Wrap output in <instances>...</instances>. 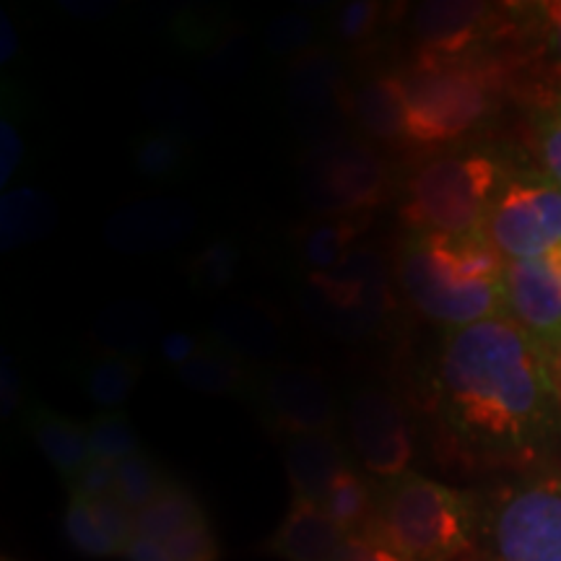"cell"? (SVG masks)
<instances>
[{"label": "cell", "mask_w": 561, "mask_h": 561, "mask_svg": "<svg viewBox=\"0 0 561 561\" xmlns=\"http://www.w3.org/2000/svg\"><path fill=\"white\" fill-rule=\"evenodd\" d=\"M430 390L447 442L471 462L536 466L561 437L551 356L507 314L447 331Z\"/></svg>", "instance_id": "obj_1"}, {"label": "cell", "mask_w": 561, "mask_h": 561, "mask_svg": "<svg viewBox=\"0 0 561 561\" xmlns=\"http://www.w3.org/2000/svg\"><path fill=\"white\" fill-rule=\"evenodd\" d=\"M504 268L483 229L471 234L411 231L396 252V284L421 318L445 331L504 314Z\"/></svg>", "instance_id": "obj_2"}, {"label": "cell", "mask_w": 561, "mask_h": 561, "mask_svg": "<svg viewBox=\"0 0 561 561\" xmlns=\"http://www.w3.org/2000/svg\"><path fill=\"white\" fill-rule=\"evenodd\" d=\"M371 533L405 561H466L481 546V504L416 471L377 481Z\"/></svg>", "instance_id": "obj_3"}, {"label": "cell", "mask_w": 561, "mask_h": 561, "mask_svg": "<svg viewBox=\"0 0 561 561\" xmlns=\"http://www.w3.org/2000/svg\"><path fill=\"white\" fill-rule=\"evenodd\" d=\"M507 66L489 53L419 58L405 73L409 144L447 146L479 130L502 100Z\"/></svg>", "instance_id": "obj_4"}, {"label": "cell", "mask_w": 561, "mask_h": 561, "mask_svg": "<svg viewBox=\"0 0 561 561\" xmlns=\"http://www.w3.org/2000/svg\"><path fill=\"white\" fill-rule=\"evenodd\" d=\"M507 167L483 149L421 161L405 180L401 219L421 234H471L483 229Z\"/></svg>", "instance_id": "obj_5"}, {"label": "cell", "mask_w": 561, "mask_h": 561, "mask_svg": "<svg viewBox=\"0 0 561 561\" xmlns=\"http://www.w3.org/2000/svg\"><path fill=\"white\" fill-rule=\"evenodd\" d=\"M479 549L491 561H561V476H525L481 504Z\"/></svg>", "instance_id": "obj_6"}, {"label": "cell", "mask_w": 561, "mask_h": 561, "mask_svg": "<svg viewBox=\"0 0 561 561\" xmlns=\"http://www.w3.org/2000/svg\"><path fill=\"white\" fill-rule=\"evenodd\" d=\"M301 307L314 325L339 339L380 333L396 307L385 257L371 248H356L339 268L305 276Z\"/></svg>", "instance_id": "obj_7"}, {"label": "cell", "mask_w": 561, "mask_h": 561, "mask_svg": "<svg viewBox=\"0 0 561 561\" xmlns=\"http://www.w3.org/2000/svg\"><path fill=\"white\" fill-rule=\"evenodd\" d=\"M504 261H536L561 248V187L543 170H507L483 221Z\"/></svg>", "instance_id": "obj_8"}, {"label": "cell", "mask_w": 561, "mask_h": 561, "mask_svg": "<svg viewBox=\"0 0 561 561\" xmlns=\"http://www.w3.org/2000/svg\"><path fill=\"white\" fill-rule=\"evenodd\" d=\"M388 187V164L364 140H328L307 161L305 198L322 216H369Z\"/></svg>", "instance_id": "obj_9"}, {"label": "cell", "mask_w": 561, "mask_h": 561, "mask_svg": "<svg viewBox=\"0 0 561 561\" xmlns=\"http://www.w3.org/2000/svg\"><path fill=\"white\" fill-rule=\"evenodd\" d=\"M250 401L278 439L339 430V403L328 375L310 364H265Z\"/></svg>", "instance_id": "obj_10"}, {"label": "cell", "mask_w": 561, "mask_h": 561, "mask_svg": "<svg viewBox=\"0 0 561 561\" xmlns=\"http://www.w3.org/2000/svg\"><path fill=\"white\" fill-rule=\"evenodd\" d=\"M348 447L364 473L377 481H392L411 473L413 432L401 398L382 385H362L346 405Z\"/></svg>", "instance_id": "obj_11"}, {"label": "cell", "mask_w": 561, "mask_h": 561, "mask_svg": "<svg viewBox=\"0 0 561 561\" xmlns=\"http://www.w3.org/2000/svg\"><path fill=\"white\" fill-rule=\"evenodd\" d=\"M510 26H517L515 5L439 0L419 5L413 37L419 42V58H471L486 53L489 42Z\"/></svg>", "instance_id": "obj_12"}, {"label": "cell", "mask_w": 561, "mask_h": 561, "mask_svg": "<svg viewBox=\"0 0 561 561\" xmlns=\"http://www.w3.org/2000/svg\"><path fill=\"white\" fill-rule=\"evenodd\" d=\"M504 314L520 325L551 362L561 354V284L546 257L507 263Z\"/></svg>", "instance_id": "obj_13"}, {"label": "cell", "mask_w": 561, "mask_h": 561, "mask_svg": "<svg viewBox=\"0 0 561 561\" xmlns=\"http://www.w3.org/2000/svg\"><path fill=\"white\" fill-rule=\"evenodd\" d=\"M198 214L191 203L170 198H146L110 216L104 227V240L112 250L140 255V252H159L180 244L193 234Z\"/></svg>", "instance_id": "obj_14"}, {"label": "cell", "mask_w": 561, "mask_h": 561, "mask_svg": "<svg viewBox=\"0 0 561 561\" xmlns=\"http://www.w3.org/2000/svg\"><path fill=\"white\" fill-rule=\"evenodd\" d=\"M294 500L320 504L335 476L348 466V450L339 430L294 434L280 439Z\"/></svg>", "instance_id": "obj_15"}, {"label": "cell", "mask_w": 561, "mask_h": 561, "mask_svg": "<svg viewBox=\"0 0 561 561\" xmlns=\"http://www.w3.org/2000/svg\"><path fill=\"white\" fill-rule=\"evenodd\" d=\"M208 339L242 362L261 369L284 343L280 322L261 301H234L216 312Z\"/></svg>", "instance_id": "obj_16"}, {"label": "cell", "mask_w": 561, "mask_h": 561, "mask_svg": "<svg viewBox=\"0 0 561 561\" xmlns=\"http://www.w3.org/2000/svg\"><path fill=\"white\" fill-rule=\"evenodd\" d=\"M343 541L346 533L322 512L320 504L291 496L268 549L284 561H333Z\"/></svg>", "instance_id": "obj_17"}, {"label": "cell", "mask_w": 561, "mask_h": 561, "mask_svg": "<svg viewBox=\"0 0 561 561\" xmlns=\"http://www.w3.org/2000/svg\"><path fill=\"white\" fill-rule=\"evenodd\" d=\"M351 112L369 138L382 144L409 140V100L405 73L385 70L369 79L351 100Z\"/></svg>", "instance_id": "obj_18"}, {"label": "cell", "mask_w": 561, "mask_h": 561, "mask_svg": "<svg viewBox=\"0 0 561 561\" xmlns=\"http://www.w3.org/2000/svg\"><path fill=\"white\" fill-rule=\"evenodd\" d=\"M26 430L66 486L91 462L89 432L79 421L60 416L45 405H26Z\"/></svg>", "instance_id": "obj_19"}, {"label": "cell", "mask_w": 561, "mask_h": 561, "mask_svg": "<svg viewBox=\"0 0 561 561\" xmlns=\"http://www.w3.org/2000/svg\"><path fill=\"white\" fill-rule=\"evenodd\" d=\"M257 367L242 362L240 356L229 354L206 335V346L193 356L185 367L174 369V380L185 385L187 390L203 392V396L221 398H248L252 396L257 380Z\"/></svg>", "instance_id": "obj_20"}, {"label": "cell", "mask_w": 561, "mask_h": 561, "mask_svg": "<svg viewBox=\"0 0 561 561\" xmlns=\"http://www.w3.org/2000/svg\"><path fill=\"white\" fill-rule=\"evenodd\" d=\"M91 333L102 354L140 359V354L153 343L159 346V312L146 301H115L102 310Z\"/></svg>", "instance_id": "obj_21"}, {"label": "cell", "mask_w": 561, "mask_h": 561, "mask_svg": "<svg viewBox=\"0 0 561 561\" xmlns=\"http://www.w3.org/2000/svg\"><path fill=\"white\" fill-rule=\"evenodd\" d=\"M369 216H322L299 234L297 250L305 276L328 273L356 250V240L367 229Z\"/></svg>", "instance_id": "obj_22"}, {"label": "cell", "mask_w": 561, "mask_h": 561, "mask_svg": "<svg viewBox=\"0 0 561 561\" xmlns=\"http://www.w3.org/2000/svg\"><path fill=\"white\" fill-rule=\"evenodd\" d=\"M58 224L55 203L45 193L32 187H16L5 193L0 203V244L3 250H16L21 244L39 242Z\"/></svg>", "instance_id": "obj_23"}, {"label": "cell", "mask_w": 561, "mask_h": 561, "mask_svg": "<svg viewBox=\"0 0 561 561\" xmlns=\"http://www.w3.org/2000/svg\"><path fill=\"white\" fill-rule=\"evenodd\" d=\"M320 507L346 536L364 533L371 528V520H375L377 486L367 479V473L348 462L335 476L331 489L325 491Z\"/></svg>", "instance_id": "obj_24"}, {"label": "cell", "mask_w": 561, "mask_h": 561, "mask_svg": "<svg viewBox=\"0 0 561 561\" xmlns=\"http://www.w3.org/2000/svg\"><path fill=\"white\" fill-rule=\"evenodd\" d=\"M144 375V362L133 356L100 354L83 369L81 385L91 403L102 413L121 411Z\"/></svg>", "instance_id": "obj_25"}, {"label": "cell", "mask_w": 561, "mask_h": 561, "mask_svg": "<svg viewBox=\"0 0 561 561\" xmlns=\"http://www.w3.org/2000/svg\"><path fill=\"white\" fill-rule=\"evenodd\" d=\"M130 157L140 178L153 182L180 180L193 164L191 140L164 128L146 130L136 136L130 146Z\"/></svg>", "instance_id": "obj_26"}, {"label": "cell", "mask_w": 561, "mask_h": 561, "mask_svg": "<svg viewBox=\"0 0 561 561\" xmlns=\"http://www.w3.org/2000/svg\"><path fill=\"white\" fill-rule=\"evenodd\" d=\"M206 520L201 502L195 500L191 489L174 481L159 500H153L149 507L136 512V530L138 536L153 538V541H170L180 530Z\"/></svg>", "instance_id": "obj_27"}, {"label": "cell", "mask_w": 561, "mask_h": 561, "mask_svg": "<svg viewBox=\"0 0 561 561\" xmlns=\"http://www.w3.org/2000/svg\"><path fill=\"white\" fill-rule=\"evenodd\" d=\"M172 483V476L144 450L117 462V496L136 512L159 500Z\"/></svg>", "instance_id": "obj_28"}, {"label": "cell", "mask_w": 561, "mask_h": 561, "mask_svg": "<svg viewBox=\"0 0 561 561\" xmlns=\"http://www.w3.org/2000/svg\"><path fill=\"white\" fill-rule=\"evenodd\" d=\"M339 87L341 68L328 55H307L294 66L291 96L301 107L325 110L339 96Z\"/></svg>", "instance_id": "obj_29"}, {"label": "cell", "mask_w": 561, "mask_h": 561, "mask_svg": "<svg viewBox=\"0 0 561 561\" xmlns=\"http://www.w3.org/2000/svg\"><path fill=\"white\" fill-rule=\"evenodd\" d=\"M91 458L104 462H123L130 455L140 453L138 434L130 426V419L123 411L100 413L87 424Z\"/></svg>", "instance_id": "obj_30"}, {"label": "cell", "mask_w": 561, "mask_h": 561, "mask_svg": "<svg viewBox=\"0 0 561 561\" xmlns=\"http://www.w3.org/2000/svg\"><path fill=\"white\" fill-rule=\"evenodd\" d=\"M66 536L73 543V549L91 559H112L123 557V551L110 541L107 533L102 530L100 520L94 517L91 502L83 500L79 494H70L68 510H66Z\"/></svg>", "instance_id": "obj_31"}, {"label": "cell", "mask_w": 561, "mask_h": 561, "mask_svg": "<svg viewBox=\"0 0 561 561\" xmlns=\"http://www.w3.org/2000/svg\"><path fill=\"white\" fill-rule=\"evenodd\" d=\"M240 248L231 240H216L210 242L206 250H201L187 265V278H191L193 289L198 291H224L231 286V280L240 268Z\"/></svg>", "instance_id": "obj_32"}, {"label": "cell", "mask_w": 561, "mask_h": 561, "mask_svg": "<svg viewBox=\"0 0 561 561\" xmlns=\"http://www.w3.org/2000/svg\"><path fill=\"white\" fill-rule=\"evenodd\" d=\"M517 9V32H528L561 73V0L525 3Z\"/></svg>", "instance_id": "obj_33"}, {"label": "cell", "mask_w": 561, "mask_h": 561, "mask_svg": "<svg viewBox=\"0 0 561 561\" xmlns=\"http://www.w3.org/2000/svg\"><path fill=\"white\" fill-rule=\"evenodd\" d=\"M533 130H536L541 170L561 187V100H553L543 110H538Z\"/></svg>", "instance_id": "obj_34"}, {"label": "cell", "mask_w": 561, "mask_h": 561, "mask_svg": "<svg viewBox=\"0 0 561 561\" xmlns=\"http://www.w3.org/2000/svg\"><path fill=\"white\" fill-rule=\"evenodd\" d=\"M91 510H94V517L100 520L102 530L107 533L110 541L117 546V549L125 551L128 546L136 541V510H130L117 494L102 496V500L91 502Z\"/></svg>", "instance_id": "obj_35"}, {"label": "cell", "mask_w": 561, "mask_h": 561, "mask_svg": "<svg viewBox=\"0 0 561 561\" xmlns=\"http://www.w3.org/2000/svg\"><path fill=\"white\" fill-rule=\"evenodd\" d=\"M382 19V3L377 0H351L335 16V37L343 42H362L375 34Z\"/></svg>", "instance_id": "obj_36"}, {"label": "cell", "mask_w": 561, "mask_h": 561, "mask_svg": "<svg viewBox=\"0 0 561 561\" xmlns=\"http://www.w3.org/2000/svg\"><path fill=\"white\" fill-rule=\"evenodd\" d=\"M174 561H219V543L208 520H201L191 528L180 530L170 541H164Z\"/></svg>", "instance_id": "obj_37"}, {"label": "cell", "mask_w": 561, "mask_h": 561, "mask_svg": "<svg viewBox=\"0 0 561 561\" xmlns=\"http://www.w3.org/2000/svg\"><path fill=\"white\" fill-rule=\"evenodd\" d=\"M312 24L299 13H286L278 16L265 32V42L276 55H305L307 45L312 42Z\"/></svg>", "instance_id": "obj_38"}, {"label": "cell", "mask_w": 561, "mask_h": 561, "mask_svg": "<svg viewBox=\"0 0 561 561\" xmlns=\"http://www.w3.org/2000/svg\"><path fill=\"white\" fill-rule=\"evenodd\" d=\"M26 159V144L21 136L16 117L9 110V104L3 107V121H0V185L9 187V182L16 178Z\"/></svg>", "instance_id": "obj_39"}, {"label": "cell", "mask_w": 561, "mask_h": 561, "mask_svg": "<svg viewBox=\"0 0 561 561\" xmlns=\"http://www.w3.org/2000/svg\"><path fill=\"white\" fill-rule=\"evenodd\" d=\"M333 561H405V559L392 549L385 538L377 536V533L364 530V533H354V536H346V541H343Z\"/></svg>", "instance_id": "obj_40"}, {"label": "cell", "mask_w": 561, "mask_h": 561, "mask_svg": "<svg viewBox=\"0 0 561 561\" xmlns=\"http://www.w3.org/2000/svg\"><path fill=\"white\" fill-rule=\"evenodd\" d=\"M70 494H79L83 500L94 502L102 500V496L117 494V466L115 462H104V460H94L87 468H83L79 479L68 486Z\"/></svg>", "instance_id": "obj_41"}, {"label": "cell", "mask_w": 561, "mask_h": 561, "mask_svg": "<svg viewBox=\"0 0 561 561\" xmlns=\"http://www.w3.org/2000/svg\"><path fill=\"white\" fill-rule=\"evenodd\" d=\"M203 346H206V339H201V335H195V333L178 331L170 335H161L157 348H159L161 364L174 371V369L185 367V364L191 362Z\"/></svg>", "instance_id": "obj_42"}, {"label": "cell", "mask_w": 561, "mask_h": 561, "mask_svg": "<svg viewBox=\"0 0 561 561\" xmlns=\"http://www.w3.org/2000/svg\"><path fill=\"white\" fill-rule=\"evenodd\" d=\"M123 557L125 561H174L164 543L144 536H136V541L123 551Z\"/></svg>", "instance_id": "obj_43"}, {"label": "cell", "mask_w": 561, "mask_h": 561, "mask_svg": "<svg viewBox=\"0 0 561 561\" xmlns=\"http://www.w3.org/2000/svg\"><path fill=\"white\" fill-rule=\"evenodd\" d=\"M0 390H3V419H9L21 403L19 369H16V364L9 359H3V388Z\"/></svg>", "instance_id": "obj_44"}, {"label": "cell", "mask_w": 561, "mask_h": 561, "mask_svg": "<svg viewBox=\"0 0 561 561\" xmlns=\"http://www.w3.org/2000/svg\"><path fill=\"white\" fill-rule=\"evenodd\" d=\"M0 42H3V45H0V62L9 66L19 53V32L16 26H13V21L9 19V13L0 16Z\"/></svg>", "instance_id": "obj_45"}, {"label": "cell", "mask_w": 561, "mask_h": 561, "mask_svg": "<svg viewBox=\"0 0 561 561\" xmlns=\"http://www.w3.org/2000/svg\"><path fill=\"white\" fill-rule=\"evenodd\" d=\"M553 369H557V382H559V392H561V354L553 359Z\"/></svg>", "instance_id": "obj_46"}, {"label": "cell", "mask_w": 561, "mask_h": 561, "mask_svg": "<svg viewBox=\"0 0 561 561\" xmlns=\"http://www.w3.org/2000/svg\"><path fill=\"white\" fill-rule=\"evenodd\" d=\"M3 561H13V559H9V557H3Z\"/></svg>", "instance_id": "obj_47"}]
</instances>
